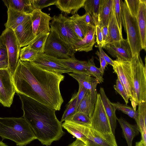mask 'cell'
I'll return each instance as SVG.
<instances>
[{"mask_svg":"<svg viewBox=\"0 0 146 146\" xmlns=\"http://www.w3.org/2000/svg\"><path fill=\"white\" fill-rule=\"evenodd\" d=\"M64 76L19 59L12 79L16 92L59 111L64 101L60 85Z\"/></svg>","mask_w":146,"mask_h":146,"instance_id":"cell-1","label":"cell"},{"mask_svg":"<svg viewBox=\"0 0 146 146\" xmlns=\"http://www.w3.org/2000/svg\"><path fill=\"white\" fill-rule=\"evenodd\" d=\"M17 94L21 102L23 117L37 139L46 146L59 140L65 133L62 122L56 117V111L27 96Z\"/></svg>","mask_w":146,"mask_h":146,"instance_id":"cell-2","label":"cell"},{"mask_svg":"<svg viewBox=\"0 0 146 146\" xmlns=\"http://www.w3.org/2000/svg\"><path fill=\"white\" fill-rule=\"evenodd\" d=\"M0 136L9 139L18 146H25L37 138L33 130L23 117H0Z\"/></svg>","mask_w":146,"mask_h":146,"instance_id":"cell-3","label":"cell"},{"mask_svg":"<svg viewBox=\"0 0 146 146\" xmlns=\"http://www.w3.org/2000/svg\"><path fill=\"white\" fill-rule=\"evenodd\" d=\"M130 63L134 92L133 102L131 104L136 110L139 103L146 102V64H144L139 53L135 54Z\"/></svg>","mask_w":146,"mask_h":146,"instance_id":"cell-4","label":"cell"},{"mask_svg":"<svg viewBox=\"0 0 146 146\" xmlns=\"http://www.w3.org/2000/svg\"><path fill=\"white\" fill-rule=\"evenodd\" d=\"M91 119V127L109 142L115 146H117L115 135L112 132L100 94H97L94 109Z\"/></svg>","mask_w":146,"mask_h":146,"instance_id":"cell-5","label":"cell"},{"mask_svg":"<svg viewBox=\"0 0 146 146\" xmlns=\"http://www.w3.org/2000/svg\"><path fill=\"white\" fill-rule=\"evenodd\" d=\"M121 6L125 25V31L127 34V39L133 56L136 53H140L142 50L137 20L136 17L131 15L124 1H121Z\"/></svg>","mask_w":146,"mask_h":146,"instance_id":"cell-6","label":"cell"},{"mask_svg":"<svg viewBox=\"0 0 146 146\" xmlns=\"http://www.w3.org/2000/svg\"><path fill=\"white\" fill-rule=\"evenodd\" d=\"M44 53L58 59L75 57V52L72 46L61 40L51 30L46 41Z\"/></svg>","mask_w":146,"mask_h":146,"instance_id":"cell-7","label":"cell"},{"mask_svg":"<svg viewBox=\"0 0 146 146\" xmlns=\"http://www.w3.org/2000/svg\"><path fill=\"white\" fill-rule=\"evenodd\" d=\"M51 20L50 24L51 30L66 43L72 46L80 40L75 33L69 17L60 14L54 15Z\"/></svg>","mask_w":146,"mask_h":146,"instance_id":"cell-8","label":"cell"},{"mask_svg":"<svg viewBox=\"0 0 146 146\" xmlns=\"http://www.w3.org/2000/svg\"><path fill=\"white\" fill-rule=\"evenodd\" d=\"M1 35L6 48L8 69L12 76L19 59L21 48L12 30L5 29L2 32Z\"/></svg>","mask_w":146,"mask_h":146,"instance_id":"cell-9","label":"cell"},{"mask_svg":"<svg viewBox=\"0 0 146 146\" xmlns=\"http://www.w3.org/2000/svg\"><path fill=\"white\" fill-rule=\"evenodd\" d=\"M113 67L114 72L117 74L132 103L134 100V89L131 76L130 60L123 61L116 59L114 60Z\"/></svg>","mask_w":146,"mask_h":146,"instance_id":"cell-10","label":"cell"},{"mask_svg":"<svg viewBox=\"0 0 146 146\" xmlns=\"http://www.w3.org/2000/svg\"><path fill=\"white\" fill-rule=\"evenodd\" d=\"M15 92L8 68L0 69V103L5 107H10Z\"/></svg>","mask_w":146,"mask_h":146,"instance_id":"cell-11","label":"cell"},{"mask_svg":"<svg viewBox=\"0 0 146 146\" xmlns=\"http://www.w3.org/2000/svg\"><path fill=\"white\" fill-rule=\"evenodd\" d=\"M30 62L43 70L61 74L73 72L58 59L44 53L38 54L36 58Z\"/></svg>","mask_w":146,"mask_h":146,"instance_id":"cell-12","label":"cell"},{"mask_svg":"<svg viewBox=\"0 0 146 146\" xmlns=\"http://www.w3.org/2000/svg\"><path fill=\"white\" fill-rule=\"evenodd\" d=\"M113 57L123 61L131 60L132 55L127 39L108 43L103 47Z\"/></svg>","mask_w":146,"mask_h":146,"instance_id":"cell-13","label":"cell"},{"mask_svg":"<svg viewBox=\"0 0 146 146\" xmlns=\"http://www.w3.org/2000/svg\"><path fill=\"white\" fill-rule=\"evenodd\" d=\"M30 16L33 32L36 36L41 33H50V22L52 17L38 9H34Z\"/></svg>","mask_w":146,"mask_h":146,"instance_id":"cell-14","label":"cell"},{"mask_svg":"<svg viewBox=\"0 0 146 146\" xmlns=\"http://www.w3.org/2000/svg\"><path fill=\"white\" fill-rule=\"evenodd\" d=\"M13 31L21 48L30 44L36 36L33 32L31 17Z\"/></svg>","mask_w":146,"mask_h":146,"instance_id":"cell-15","label":"cell"},{"mask_svg":"<svg viewBox=\"0 0 146 146\" xmlns=\"http://www.w3.org/2000/svg\"><path fill=\"white\" fill-rule=\"evenodd\" d=\"M68 74L89 91L92 102L95 104L97 94V86L100 83L98 81L90 75L74 73H70Z\"/></svg>","mask_w":146,"mask_h":146,"instance_id":"cell-16","label":"cell"},{"mask_svg":"<svg viewBox=\"0 0 146 146\" xmlns=\"http://www.w3.org/2000/svg\"><path fill=\"white\" fill-rule=\"evenodd\" d=\"M95 35V27H89L88 31L84 38L72 46L75 52L77 51L88 52L92 50L96 42Z\"/></svg>","mask_w":146,"mask_h":146,"instance_id":"cell-17","label":"cell"},{"mask_svg":"<svg viewBox=\"0 0 146 146\" xmlns=\"http://www.w3.org/2000/svg\"><path fill=\"white\" fill-rule=\"evenodd\" d=\"M100 92L104 110L110 124L112 132L115 135L117 119L115 114L116 110L107 96L104 88L101 87Z\"/></svg>","mask_w":146,"mask_h":146,"instance_id":"cell-18","label":"cell"},{"mask_svg":"<svg viewBox=\"0 0 146 146\" xmlns=\"http://www.w3.org/2000/svg\"><path fill=\"white\" fill-rule=\"evenodd\" d=\"M140 32L142 49L146 50V0H140L138 12L136 17Z\"/></svg>","mask_w":146,"mask_h":146,"instance_id":"cell-19","label":"cell"},{"mask_svg":"<svg viewBox=\"0 0 146 146\" xmlns=\"http://www.w3.org/2000/svg\"><path fill=\"white\" fill-rule=\"evenodd\" d=\"M86 0H57L54 5L66 15H74L81 8L83 7Z\"/></svg>","mask_w":146,"mask_h":146,"instance_id":"cell-20","label":"cell"},{"mask_svg":"<svg viewBox=\"0 0 146 146\" xmlns=\"http://www.w3.org/2000/svg\"><path fill=\"white\" fill-rule=\"evenodd\" d=\"M7 20L4 24L5 29L14 31L19 25L31 17L27 14L14 9H7Z\"/></svg>","mask_w":146,"mask_h":146,"instance_id":"cell-21","label":"cell"},{"mask_svg":"<svg viewBox=\"0 0 146 146\" xmlns=\"http://www.w3.org/2000/svg\"><path fill=\"white\" fill-rule=\"evenodd\" d=\"M84 143L87 146H115L101 136L90 125H88Z\"/></svg>","mask_w":146,"mask_h":146,"instance_id":"cell-22","label":"cell"},{"mask_svg":"<svg viewBox=\"0 0 146 146\" xmlns=\"http://www.w3.org/2000/svg\"><path fill=\"white\" fill-rule=\"evenodd\" d=\"M113 0H100L98 25L100 28L108 26L112 12Z\"/></svg>","mask_w":146,"mask_h":146,"instance_id":"cell-23","label":"cell"},{"mask_svg":"<svg viewBox=\"0 0 146 146\" xmlns=\"http://www.w3.org/2000/svg\"><path fill=\"white\" fill-rule=\"evenodd\" d=\"M117 120L121 128L127 146H132L134 138L139 133L137 126L130 124L125 119L122 117L117 118Z\"/></svg>","mask_w":146,"mask_h":146,"instance_id":"cell-24","label":"cell"},{"mask_svg":"<svg viewBox=\"0 0 146 146\" xmlns=\"http://www.w3.org/2000/svg\"><path fill=\"white\" fill-rule=\"evenodd\" d=\"M64 65L73 71V73L90 75L88 69L87 61L78 60L75 57L58 59Z\"/></svg>","mask_w":146,"mask_h":146,"instance_id":"cell-25","label":"cell"},{"mask_svg":"<svg viewBox=\"0 0 146 146\" xmlns=\"http://www.w3.org/2000/svg\"><path fill=\"white\" fill-rule=\"evenodd\" d=\"M69 18L75 33L80 40H82L88 33L89 27L83 21L81 16L77 14Z\"/></svg>","mask_w":146,"mask_h":146,"instance_id":"cell-26","label":"cell"},{"mask_svg":"<svg viewBox=\"0 0 146 146\" xmlns=\"http://www.w3.org/2000/svg\"><path fill=\"white\" fill-rule=\"evenodd\" d=\"M62 126L76 139L84 142L86 137L85 134L87 125L78 124L69 121H66L62 124Z\"/></svg>","mask_w":146,"mask_h":146,"instance_id":"cell-27","label":"cell"},{"mask_svg":"<svg viewBox=\"0 0 146 146\" xmlns=\"http://www.w3.org/2000/svg\"><path fill=\"white\" fill-rule=\"evenodd\" d=\"M7 9L30 14L34 10L31 0H3Z\"/></svg>","mask_w":146,"mask_h":146,"instance_id":"cell-28","label":"cell"},{"mask_svg":"<svg viewBox=\"0 0 146 146\" xmlns=\"http://www.w3.org/2000/svg\"><path fill=\"white\" fill-rule=\"evenodd\" d=\"M137 119L136 121L141 136V141L146 146V102L138 104Z\"/></svg>","mask_w":146,"mask_h":146,"instance_id":"cell-29","label":"cell"},{"mask_svg":"<svg viewBox=\"0 0 146 146\" xmlns=\"http://www.w3.org/2000/svg\"><path fill=\"white\" fill-rule=\"evenodd\" d=\"M108 27L110 38V42L119 41L123 38L122 34L120 32L115 15L113 3Z\"/></svg>","mask_w":146,"mask_h":146,"instance_id":"cell-30","label":"cell"},{"mask_svg":"<svg viewBox=\"0 0 146 146\" xmlns=\"http://www.w3.org/2000/svg\"><path fill=\"white\" fill-rule=\"evenodd\" d=\"M95 106V104L92 102L90 92L88 91L80 104L77 111L84 113L91 118L93 114Z\"/></svg>","mask_w":146,"mask_h":146,"instance_id":"cell-31","label":"cell"},{"mask_svg":"<svg viewBox=\"0 0 146 146\" xmlns=\"http://www.w3.org/2000/svg\"><path fill=\"white\" fill-rule=\"evenodd\" d=\"M100 0H86L84 8L85 13H89L93 19L96 25H98V15Z\"/></svg>","mask_w":146,"mask_h":146,"instance_id":"cell-32","label":"cell"},{"mask_svg":"<svg viewBox=\"0 0 146 146\" xmlns=\"http://www.w3.org/2000/svg\"><path fill=\"white\" fill-rule=\"evenodd\" d=\"M49 34H39L36 36L32 43L28 45L38 54L44 53L45 45Z\"/></svg>","mask_w":146,"mask_h":146,"instance_id":"cell-33","label":"cell"},{"mask_svg":"<svg viewBox=\"0 0 146 146\" xmlns=\"http://www.w3.org/2000/svg\"><path fill=\"white\" fill-rule=\"evenodd\" d=\"M77 96V92L73 95L62 115L60 121L61 122L67 120L76 112Z\"/></svg>","mask_w":146,"mask_h":146,"instance_id":"cell-34","label":"cell"},{"mask_svg":"<svg viewBox=\"0 0 146 146\" xmlns=\"http://www.w3.org/2000/svg\"><path fill=\"white\" fill-rule=\"evenodd\" d=\"M87 66L88 70L90 75L94 77L100 83L103 82L104 80L103 78L104 73L100 68H98L96 66L93 56L91 59L87 61Z\"/></svg>","mask_w":146,"mask_h":146,"instance_id":"cell-35","label":"cell"},{"mask_svg":"<svg viewBox=\"0 0 146 146\" xmlns=\"http://www.w3.org/2000/svg\"><path fill=\"white\" fill-rule=\"evenodd\" d=\"M38 52L28 45L20 49L19 59L23 61L31 62L36 57Z\"/></svg>","mask_w":146,"mask_h":146,"instance_id":"cell-36","label":"cell"},{"mask_svg":"<svg viewBox=\"0 0 146 146\" xmlns=\"http://www.w3.org/2000/svg\"><path fill=\"white\" fill-rule=\"evenodd\" d=\"M121 1V0H113V3L115 17L120 32L122 33V24L124 27L125 31V25L122 10Z\"/></svg>","mask_w":146,"mask_h":146,"instance_id":"cell-37","label":"cell"},{"mask_svg":"<svg viewBox=\"0 0 146 146\" xmlns=\"http://www.w3.org/2000/svg\"><path fill=\"white\" fill-rule=\"evenodd\" d=\"M112 104L116 110L121 111L130 117L134 119L136 121L137 120L138 113L133 107L126 104L120 103L119 102L112 103Z\"/></svg>","mask_w":146,"mask_h":146,"instance_id":"cell-38","label":"cell"},{"mask_svg":"<svg viewBox=\"0 0 146 146\" xmlns=\"http://www.w3.org/2000/svg\"><path fill=\"white\" fill-rule=\"evenodd\" d=\"M66 121L87 125H90L91 122V118L88 115L83 113L77 111Z\"/></svg>","mask_w":146,"mask_h":146,"instance_id":"cell-39","label":"cell"},{"mask_svg":"<svg viewBox=\"0 0 146 146\" xmlns=\"http://www.w3.org/2000/svg\"><path fill=\"white\" fill-rule=\"evenodd\" d=\"M57 0H31L34 9H38L41 10L43 8L50 5H54Z\"/></svg>","mask_w":146,"mask_h":146,"instance_id":"cell-40","label":"cell"},{"mask_svg":"<svg viewBox=\"0 0 146 146\" xmlns=\"http://www.w3.org/2000/svg\"><path fill=\"white\" fill-rule=\"evenodd\" d=\"M124 1L131 15L134 17H137L140 0H125Z\"/></svg>","mask_w":146,"mask_h":146,"instance_id":"cell-41","label":"cell"},{"mask_svg":"<svg viewBox=\"0 0 146 146\" xmlns=\"http://www.w3.org/2000/svg\"><path fill=\"white\" fill-rule=\"evenodd\" d=\"M113 87L116 91L121 96L125 101L126 104L127 105L129 102V98L118 78L116 80L115 84L113 86Z\"/></svg>","mask_w":146,"mask_h":146,"instance_id":"cell-42","label":"cell"},{"mask_svg":"<svg viewBox=\"0 0 146 146\" xmlns=\"http://www.w3.org/2000/svg\"><path fill=\"white\" fill-rule=\"evenodd\" d=\"M79 90L77 92V100L76 102V109L77 110L78 107L86 96L88 91L82 85L79 83Z\"/></svg>","mask_w":146,"mask_h":146,"instance_id":"cell-43","label":"cell"},{"mask_svg":"<svg viewBox=\"0 0 146 146\" xmlns=\"http://www.w3.org/2000/svg\"><path fill=\"white\" fill-rule=\"evenodd\" d=\"M0 60L8 61L6 46L1 35H0Z\"/></svg>","mask_w":146,"mask_h":146,"instance_id":"cell-44","label":"cell"},{"mask_svg":"<svg viewBox=\"0 0 146 146\" xmlns=\"http://www.w3.org/2000/svg\"><path fill=\"white\" fill-rule=\"evenodd\" d=\"M95 35L96 36V42L97 43V45L96 46H99L103 48L104 44L102 33L101 29L98 25L95 26Z\"/></svg>","mask_w":146,"mask_h":146,"instance_id":"cell-45","label":"cell"},{"mask_svg":"<svg viewBox=\"0 0 146 146\" xmlns=\"http://www.w3.org/2000/svg\"><path fill=\"white\" fill-rule=\"evenodd\" d=\"M81 17L83 21L88 26L95 27V23L89 13H85L84 15L81 16Z\"/></svg>","mask_w":146,"mask_h":146,"instance_id":"cell-46","label":"cell"},{"mask_svg":"<svg viewBox=\"0 0 146 146\" xmlns=\"http://www.w3.org/2000/svg\"><path fill=\"white\" fill-rule=\"evenodd\" d=\"M101 29L104 46L106 44L110 42V38L108 31V26L103 27Z\"/></svg>","mask_w":146,"mask_h":146,"instance_id":"cell-47","label":"cell"},{"mask_svg":"<svg viewBox=\"0 0 146 146\" xmlns=\"http://www.w3.org/2000/svg\"><path fill=\"white\" fill-rule=\"evenodd\" d=\"M95 46L98 48L99 52L108 64H109L113 66L114 64V60L111 59L104 51L102 48L99 46L95 45Z\"/></svg>","mask_w":146,"mask_h":146,"instance_id":"cell-48","label":"cell"},{"mask_svg":"<svg viewBox=\"0 0 146 146\" xmlns=\"http://www.w3.org/2000/svg\"><path fill=\"white\" fill-rule=\"evenodd\" d=\"M96 54L98 56L99 58L100 65V68L102 72L104 74V70L108 65V64L98 50L96 52Z\"/></svg>","mask_w":146,"mask_h":146,"instance_id":"cell-49","label":"cell"},{"mask_svg":"<svg viewBox=\"0 0 146 146\" xmlns=\"http://www.w3.org/2000/svg\"><path fill=\"white\" fill-rule=\"evenodd\" d=\"M68 146H87L81 140L76 139V140Z\"/></svg>","mask_w":146,"mask_h":146,"instance_id":"cell-50","label":"cell"},{"mask_svg":"<svg viewBox=\"0 0 146 146\" xmlns=\"http://www.w3.org/2000/svg\"><path fill=\"white\" fill-rule=\"evenodd\" d=\"M8 68V61L0 60V69Z\"/></svg>","mask_w":146,"mask_h":146,"instance_id":"cell-51","label":"cell"},{"mask_svg":"<svg viewBox=\"0 0 146 146\" xmlns=\"http://www.w3.org/2000/svg\"><path fill=\"white\" fill-rule=\"evenodd\" d=\"M135 146H145L143 142L141 140L140 141L136 142Z\"/></svg>","mask_w":146,"mask_h":146,"instance_id":"cell-52","label":"cell"},{"mask_svg":"<svg viewBox=\"0 0 146 146\" xmlns=\"http://www.w3.org/2000/svg\"><path fill=\"white\" fill-rule=\"evenodd\" d=\"M0 146H8L2 141H0Z\"/></svg>","mask_w":146,"mask_h":146,"instance_id":"cell-53","label":"cell"}]
</instances>
